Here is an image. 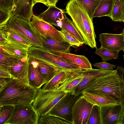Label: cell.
<instances>
[{"instance_id": "1", "label": "cell", "mask_w": 124, "mask_h": 124, "mask_svg": "<svg viewBox=\"0 0 124 124\" xmlns=\"http://www.w3.org/2000/svg\"><path fill=\"white\" fill-rule=\"evenodd\" d=\"M65 13L71 17L82 36L84 44L97 49L96 35L93 20L77 0H70L66 7Z\"/></svg>"}, {"instance_id": "2", "label": "cell", "mask_w": 124, "mask_h": 124, "mask_svg": "<svg viewBox=\"0 0 124 124\" xmlns=\"http://www.w3.org/2000/svg\"><path fill=\"white\" fill-rule=\"evenodd\" d=\"M38 90L12 78L0 91V106L32 104Z\"/></svg>"}, {"instance_id": "3", "label": "cell", "mask_w": 124, "mask_h": 124, "mask_svg": "<svg viewBox=\"0 0 124 124\" xmlns=\"http://www.w3.org/2000/svg\"><path fill=\"white\" fill-rule=\"evenodd\" d=\"M84 92L106 93L120 102L121 104L123 102L122 80L116 70L112 73L98 78L83 92Z\"/></svg>"}, {"instance_id": "4", "label": "cell", "mask_w": 124, "mask_h": 124, "mask_svg": "<svg viewBox=\"0 0 124 124\" xmlns=\"http://www.w3.org/2000/svg\"><path fill=\"white\" fill-rule=\"evenodd\" d=\"M0 29L11 31L27 41L31 46L43 47L42 42L31 26L30 21L22 18L12 16Z\"/></svg>"}, {"instance_id": "5", "label": "cell", "mask_w": 124, "mask_h": 124, "mask_svg": "<svg viewBox=\"0 0 124 124\" xmlns=\"http://www.w3.org/2000/svg\"><path fill=\"white\" fill-rule=\"evenodd\" d=\"M67 93L55 89H38L32 105L40 116L48 114L51 108Z\"/></svg>"}, {"instance_id": "6", "label": "cell", "mask_w": 124, "mask_h": 124, "mask_svg": "<svg viewBox=\"0 0 124 124\" xmlns=\"http://www.w3.org/2000/svg\"><path fill=\"white\" fill-rule=\"evenodd\" d=\"M28 53L29 57L45 61L62 69L82 70L78 66L50 53L43 47L31 46L29 48Z\"/></svg>"}, {"instance_id": "7", "label": "cell", "mask_w": 124, "mask_h": 124, "mask_svg": "<svg viewBox=\"0 0 124 124\" xmlns=\"http://www.w3.org/2000/svg\"><path fill=\"white\" fill-rule=\"evenodd\" d=\"M82 95V93H67L51 108L48 114L61 118L73 124V107Z\"/></svg>"}, {"instance_id": "8", "label": "cell", "mask_w": 124, "mask_h": 124, "mask_svg": "<svg viewBox=\"0 0 124 124\" xmlns=\"http://www.w3.org/2000/svg\"><path fill=\"white\" fill-rule=\"evenodd\" d=\"M40 116L32 104L16 106L11 115L4 124H38Z\"/></svg>"}, {"instance_id": "9", "label": "cell", "mask_w": 124, "mask_h": 124, "mask_svg": "<svg viewBox=\"0 0 124 124\" xmlns=\"http://www.w3.org/2000/svg\"><path fill=\"white\" fill-rule=\"evenodd\" d=\"M30 22L31 26L40 39V37H42L50 38L59 41H67L60 31L37 16L33 14Z\"/></svg>"}, {"instance_id": "10", "label": "cell", "mask_w": 124, "mask_h": 124, "mask_svg": "<svg viewBox=\"0 0 124 124\" xmlns=\"http://www.w3.org/2000/svg\"><path fill=\"white\" fill-rule=\"evenodd\" d=\"M93 105L83 96L76 102L72 109L73 124H87Z\"/></svg>"}, {"instance_id": "11", "label": "cell", "mask_w": 124, "mask_h": 124, "mask_svg": "<svg viewBox=\"0 0 124 124\" xmlns=\"http://www.w3.org/2000/svg\"><path fill=\"white\" fill-rule=\"evenodd\" d=\"M101 124H121V106L120 103L100 107Z\"/></svg>"}, {"instance_id": "12", "label": "cell", "mask_w": 124, "mask_h": 124, "mask_svg": "<svg viewBox=\"0 0 124 124\" xmlns=\"http://www.w3.org/2000/svg\"><path fill=\"white\" fill-rule=\"evenodd\" d=\"M29 57L19 60L7 68L12 78L29 85L28 80Z\"/></svg>"}, {"instance_id": "13", "label": "cell", "mask_w": 124, "mask_h": 124, "mask_svg": "<svg viewBox=\"0 0 124 124\" xmlns=\"http://www.w3.org/2000/svg\"><path fill=\"white\" fill-rule=\"evenodd\" d=\"M99 37L101 47L118 52L122 50L124 52V36L123 32L120 34L102 33Z\"/></svg>"}, {"instance_id": "14", "label": "cell", "mask_w": 124, "mask_h": 124, "mask_svg": "<svg viewBox=\"0 0 124 124\" xmlns=\"http://www.w3.org/2000/svg\"><path fill=\"white\" fill-rule=\"evenodd\" d=\"M115 70L91 69L81 71L84 78L76 88L74 93H82L83 91L98 78L113 72Z\"/></svg>"}, {"instance_id": "15", "label": "cell", "mask_w": 124, "mask_h": 124, "mask_svg": "<svg viewBox=\"0 0 124 124\" xmlns=\"http://www.w3.org/2000/svg\"><path fill=\"white\" fill-rule=\"evenodd\" d=\"M35 5L34 0H13L12 16L22 18L30 21Z\"/></svg>"}, {"instance_id": "16", "label": "cell", "mask_w": 124, "mask_h": 124, "mask_svg": "<svg viewBox=\"0 0 124 124\" xmlns=\"http://www.w3.org/2000/svg\"><path fill=\"white\" fill-rule=\"evenodd\" d=\"M29 48L6 39L0 42V53L12 55L20 59L28 57Z\"/></svg>"}, {"instance_id": "17", "label": "cell", "mask_w": 124, "mask_h": 124, "mask_svg": "<svg viewBox=\"0 0 124 124\" xmlns=\"http://www.w3.org/2000/svg\"><path fill=\"white\" fill-rule=\"evenodd\" d=\"M65 11L56 6H50L37 16L45 22L60 28L64 18Z\"/></svg>"}, {"instance_id": "18", "label": "cell", "mask_w": 124, "mask_h": 124, "mask_svg": "<svg viewBox=\"0 0 124 124\" xmlns=\"http://www.w3.org/2000/svg\"><path fill=\"white\" fill-rule=\"evenodd\" d=\"M83 97L93 105L100 107L106 105L120 103L109 94L104 93L82 92Z\"/></svg>"}, {"instance_id": "19", "label": "cell", "mask_w": 124, "mask_h": 124, "mask_svg": "<svg viewBox=\"0 0 124 124\" xmlns=\"http://www.w3.org/2000/svg\"><path fill=\"white\" fill-rule=\"evenodd\" d=\"M48 51L78 66L82 70H87L92 69V64L88 58L84 55L53 51Z\"/></svg>"}, {"instance_id": "20", "label": "cell", "mask_w": 124, "mask_h": 124, "mask_svg": "<svg viewBox=\"0 0 124 124\" xmlns=\"http://www.w3.org/2000/svg\"><path fill=\"white\" fill-rule=\"evenodd\" d=\"M29 57V84L31 87L38 89L46 82L40 74L35 61L33 59Z\"/></svg>"}, {"instance_id": "21", "label": "cell", "mask_w": 124, "mask_h": 124, "mask_svg": "<svg viewBox=\"0 0 124 124\" xmlns=\"http://www.w3.org/2000/svg\"><path fill=\"white\" fill-rule=\"evenodd\" d=\"M32 58L35 62L40 74L46 83L50 80L58 72L62 69L45 61Z\"/></svg>"}, {"instance_id": "22", "label": "cell", "mask_w": 124, "mask_h": 124, "mask_svg": "<svg viewBox=\"0 0 124 124\" xmlns=\"http://www.w3.org/2000/svg\"><path fill=\"white\" fill-rule=\"evenodd\" d=\"M43 47L48 51L70 53L71 44L67 41H59L49 38L40 37Z\"/></svg>"}, {"instance_id": "23", "label": "cell", "mask_w": 124, "mask_h": 124, "mask_svg": "<svg viewBox=\"0 0 124 124\" xmlns=\"http://www.w3.org/2000/svg\"><path fill=\"white\" fill-rule=\"evenodd\" d=\"M72 71H73L62 69L50 80L45 84L41 89L44 90H50L56 88Z\"/></svg>"}, {"instance_id": "24", "label": "cell", "mask_w": 124, "mask_h": 124, "mask_svg": "<svg viewBox=\"0 0 124 124\" xmlns=\"http://www.w3.org/2000/svg\"><path fill=\"white\" fill-rule=\"evenodd\" d=\"M61 27L80 42L84 44V40L81 33L73 21L68 19L64 15V18L62 21Z\"/></svg>"}, {"instance_id": "25", "label": "cell", "mask_w": 124, "mask_h": 124, "mask_svg": "<svg viewBox=\"0 0 124 124\" xmlns=\"http://www.w3.org/2000/svg\"><path fill=\"white\" fill-rule=\"evenodd\" d=\"M114 2L113 0L101 1L94 12L93 18L106 16L111 18Z\"/></svg>"}, {"instance_id": "26", "label": "cell", "mask_w": 124, "mask_h": 124, "mask_svg": "<svg viewBox=\"0 0 124 124\" xmlns=\"http://www.w3.org/2000/svg\"><path fill=\"white\" fill-rule=\"evenodd\" d=\"M0 37L24 47L29 48L31 46L25 39L16 33L8 30L0 29Z\"/></svg>"}, {"instance_id": "27", "label": "cell", "mask_w": 124, "mask_h": 124, "mask_svg": "<svg viewBox=\"0 0 124 124\" xmlns=\"http://www.w3.org/2000/svg\"><path fill=\"white\" fill-rule=\"evenodd\" d=\"M111 19L113 21L123 22L124 20V0L114 1Z\"/></svg>"}, {"instance_id": "28", "label": "cell", "mask_w": 124, "mask_h": 124, "mask_svg": "<svg viewBox=\"0 0 124 124\" xmlns=\"http://www.w3.org/2000/svg\"><path fill=\"white\" fill-rule=\"evenodd\" d=\"M81 4L90 18L93 20L94 12L99 5L100 0H77Z\"/></svg>"}, {"instance_id": "29", "label": "cell", "mask_w": 124, "mask_h": 124, "mask_svg": "<svg viewBox=\"0 0 124 124\" xmlns=\"http://www.w3.org/2000/svg\"><path fill=\"white\" fill-rule=\"evenodd\" d=\"M118 51H112L102 47L96 49L95 53L101 58L103 62H106L112 59H118Z\"/></svg>"}, {"instance_id": "30", "label": "cell", "mask_w": 124, "mask_h": 124, "mask_svg": "<svg viewBox=\"0 0 124 124\" xmlns=\"http://www.w3.org/2000/svg\"><path fill=\"white\" fill-rule=\"evenodd\" d=\"M39 124H71L70 123L63 119L48 114L41 116Z\"/></svg>"}, {"instance_id": "31", "label": "cell", "mask_w": 124, "mask_h": 124, "mask_svg": "<svg viewBox=\"0 0 124 124\" xmlns=\"http://www.w3.org/2000/svg\"><path fill=\"white\" fill-rule=\"evenodd\" d=\"M15 106L9 105L0 106V123L4 124L12 114Z\"/></svg>"}, {"instance_id": "32", "label": "cell", "mask_w": 124, "mask_h": 124, "mask_svg": "<svg viewBox=\"0 0 124 124\" xmlns=\"http://www.w3.org/2000/svg\"><path fill=\"white\" fill-rule=\"evenodd\" d=\"M87 124H101L100 107L96 105H93Z\"/></svg>"}, {"instance_id": "33", "label": "cell", "mask_w": 124, "mask_h": 124, "mask_svg": "<svg viewBox=\"0 0 124 124\" xmlns=\"http://www.w3.org/2000/svg\"><path fill=\"white\" fill-rule=\"evenodd\" d=\"M0 55V67L6 69L20 59L12 55L1 53Z\"/></svg>"}, {"instance_id": "34", "label": "cell", "mask_w": 124, "mask_h": 124, "mask_svg": "<svg viewBox=\"0 0 124 124\" xmlns=\"http://www.w3.org/2000/svg\"><path fill=\"white\" fill-rule=\"evenodd\" d=\"M81 71L79 74L70 82L63 91L67 93H74L76 88L84 78V76L81 73Z\"/></svg>"}, {"instance_id": "35", "label": "cell", "mask_w": 124, "mask_h": 124, "mask_svg": "<svg viewBox=\"0 0 124 124\" xmlns=\"http://www.w3.org/2000/svg\"><path fill=\"white\" fill-rule=\"evenodd\" d=\"M61 29L60 32L63 35L66 41L71 45V46L77 48L82 45L83 44L75 39L72 35L62 28Z\"/></svg>"}, {"instance_id": "36", "label": "cell", "mask_w": 124, "mask_h": 124, "mask_svg": "<svg viewBox=\"0 0 124 124\" xmlns=\"http://www.w3.org/2000/svg\"><path fill=\"white\" fill-rule=\"evenodd\" d=\"M116 70L122 80L124 97L123 102L121 104V106L122 115L121 124H124V69L121 66H118Z\"/></svg>"}, {"instance_id": "37", "label": "cell", "mask_w": 124, "mask_h": 124, "mask_svg": "<svg viewBox=\"0 0 124 124\" xmlns=\"http://www.w3.org/2000/svg\"><path fill=\"white\" fill-rule=\"evenodd\" d=\"M13 3V0H0V10L11 13Z\"/></svg>"}, {"instance_id": "38", "label": "cell", "mask_w": 124, "mask_h": 124, "mask_svg": "<svg viewBox=\"0 0 124 124\" xmlns=\"http://www.w3.org/2000/svg\"><path fill=\"white\" fill-rule=\"evenodd\" d=\"M93 66L99 69L105 70H113L116 65L103 62L94 63Z\"/></svg>"}, {"instance_id": "39", "label": "cell", "mask_w": 124, "mask_h": 124, "mask_svg": "<svg viewBox=\"0 0 124 124\" xmlns=\"http://www.w3.org/2000/svg\"><path fill=\"white\" fill-rule=\"evenodd\" d=\"M11 16V13L0 10V25L4 24Z\"/></svg>"}, {"instance_id": "40", "label": "cell", "mask_w": 124, "mask_h": 124, "mask_svg": "<svg viewBox=\"0 0 124 124\" xmlns=\"http://www.w3.org/2000/svg\"><path fill=\"white\" fill-rule=\"evenodd\" d=\"M0 78H13L10 73L7 69L0 67Z\"/></svg>"}, {"instance_id": "41", "label": "cell", "mask_w": 124, "mask_h": 124, "mask_svg": "<svg viewBox=\"0 0 124 124\" xmlns=\"http://www.w3.org/2000/svg\"><path fill=\"white\" fill-rule=\"evenodd\" d=\"M12 78H0V91H1L6 86Z\"/></svg>"}, {"instance_id": "42", "label": "cell", "mask_w": 124, "mask_h": 124, "mask_svg": "<svg viewBox=\"0 0 124 124\" xmlns=\"http://www.w3.org/2000/svg\"><path fill=\"white\" fill-rule=\"evenodd\" d=\"M48 0H34L35 4L38 3H40L44 4L47 7H48Z\"/></svg>"}, {"instance_id": "43", "label": "cell", "mask_w": 124, "mask_h": 124, "mask_svg": "<svg viewBox=\"0 0 124 124\" xmlns=\"http://www.w3.org/2000/svg\"><path fill=\"white\" fill-rule=\"evenodd\" d=\"M59 0H48V7L50 6H55L56 5Z\"/></svg>"}, {"instance_id": "44", "label": "cell", "mask_w": 124, "mask_h": 124, "mask_svg": "<svg viewBox=\"0 0 124 124\" xmlns=\"http://www.w3.org/2000/svg\"><path fill=\"white\" fill-rule=\"evenodd\" d=\"M122 32L123 33L124 35V28L123 29V32ZM123 57L124 60V54L123 55Z\"/></svg>"}, {"instance_id": "45", "label": "cell", "mask_w": 124, "mask_h": 124, "mask_svg": "<svg viewBox=\"0 0 124 124\" xmlns=\"http://www.w3.org/2000/svg\"><path fill=\"white\" fill-rule=\"evenodd\" d=\"M101 0V1H103L106 0ZM114 0V1L115 0Z\"/></svg>"}, {"instance_id": "46", "label": "cell", "mask_w": 124, "mask_h": 124, "mask_svg": "<svg viewBox=\"0 0 124 124\" xmlns=\"http://www.w3.org/2000/svg\"><path fill=\"white\" fill-rule=\"evenodd\" d=\"M123 22L124 23V21H123Z\"/></svg>"}]
</instances>
